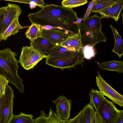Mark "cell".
<instances>
[{
	"mask_svg": "<svg viewBox=\"0 0 123 123\" xmlns=\"http://www.w3.org/2000/svg\"><path fill=\"white\" fill-rule=\"evenodd\" d=\"M31 23L48 29H56L67 32L70 36L79 33L78 18L76 12L69 8L53 4L45 5L41 9L28 15Z\"/></svg>",
	"mask_w": 123,
	"mask_h": 123,
	"instance_id": "cell-1",
	"label": "cell"
},
{
	"mask_svg": "<svg viewBox=\"0 0 123 123\" xmlns=\"http://www.w3.org/2000/svg\"><path fill=\"white\" fill-rule=\"evenodd\" d=\"M17 55L10 48L0 50V75L5 77L9 83L14 86L22 93L25 87L23 80L18 73V62L15 57Z\"/></svg>",
	"mask_w": 123,
	"mask_h": 123,
	"instance_id": "cell-2",
	"label": "cell"
},
{
	"mask_svg": "<svg viewBox=\"0 0 123 123\" xmlns=\"http://www.w3.org/2000/svg\"><path fill=\"white\" fill-rule=\"evenodd\" d=\"M101 17L96 14L89 17L78 24L79 35L83 46L93 47L101 42H105L106 38L101 31Z\"/></svg>",
	"mask_w": 123,
	"mask_h": 123,
	"instance_id": "cell-3",
	"label": "cell"
},
{
	"mask_svg": "<svg viewBox=\"0 0 123 123\" xmlns=\"http://www.w3.org/2000/svg\"><path fill=\"white\" fill-rule=\"evenodd\" d=\"M47 57L31 46H24L22 49L18 62L25 69L28 70L33 68L43 59Z\"/></svg>",
	"mask_w": 123,
	"mask_h": 123,
	"instance_id": "cell-4",
	"label": "cell"
},
{
	"mask_svg": "<svg viewBox=\"0 0 123 123\" xmlns=\"http://www.w3.org/2000/svg\"><path fill=\"white\" fill-rule=\"evenodd\" d=\"M96 112L105 123H114L123 113V111L118 109L114 102L105 98Z\"/></svg>",
	"mask_w": 123,
	"mask_h": 123,
	"instance_id": "cell-5",
	"label": "cell"
},
{
	"mask_svg": "<svg viewBox=\"0 0 123 123\" xmlns=\"http://www.w3.org/2000/svg\"><path fill=\"white\" fill-rule=\"evenodd\" d=\"M96 77L97 86L100 91L105 96L119 106H123V95L110 86L102 78L99 71Z\"/></svg>",
	"mask_w": 123,
	"mask_h": 123,
	"instance_id": "cell-6",
	"label": "cell"
},
{
	"mask_svg": "<svg viewBox=\"0 0 123 123\" xmlns=\"http://www.w3.org/2000/svg\"><path fill=\"white\" fill-rule=\"evenodd\" d=\"M80 52H77L73 55L65 58H56L48 56L46 58V63L62 70L74 68L80 61Z\"/></svg>",
	"mask_w": 123,
	"mask_h": 123,
	"instance_id": "cell-7",
	"label": "cell"
},
{
	"mask_svg": "<svg viewBox=\"0 0 123 123\" xmlns=\"http://www.w3.org/2000/svg\"><path fill=\"white\" fill-rule=\"evenodd\" d=\"M14 97L13 90L11 86L7 85L4 95V103L0 123H8L13 116Z\"/></svg>",
	"mask_w": 123,
	"mask_h": 123,
	"instance_id": "cell-8",
	"label": "cell"
},
{
	"mask_svg": "<svg viewBox=\"0 0 123 123\" xmlns=\"http://www.w3.org/2000/svg\"><path fill=\"white\" fill-rule=\"evenodd\" d=\"M52 102L55 105L56 114L59 117L62 121H68L70 117L72 105L71 99H68L62 95Z\"/></svg>",
	"mask_w": 123,
	"mask_h": 123,
	"instance_id": "cell-9",
	"label": "cell"
},
{
	"mask_svg": "<svg viewBox=\"0 0 123 123\" xmlns=\"http://www.w3.org/2000/svg\"><path fill=\"white\" fill-rule=\"evenodd\" d=\"M42 35L55 46L60 45L70 35L63 30L56 29H45L42 28Z\"/></svg>",
	"mask_w": 123,
	"mask_h": 123,
	"instance_id": "cell-10",
	"label": "cell"
},
{
	"mask_svg": "<svg viewBox=\"0 0 123 123\" xmlns=\"http://www.w3.org/2000/svg\"><path fill=\"white\" fill-rule=\"evenodd\" d=\"M22 12L18 5L15 4L8 3L4 12L1 35L14 19L17 17H19Z\"/></svg>",
	"mask_w": 123,
	"mask_h": 123,
	"instance_id": "cell-11",
	"label": "cell"
},
{
	"mask_svg": "<svg viewBox=\"0 0 123 123\" xmlns=\"http://www.w3.org/2000/svg\"><path fill=\"white\" fill-rule=\"evenodd\" d=\"M30 46L42 54L48 57L51 49L55 46L46 38L42 37L30 41Z\"/></svg>",
	"mask_w": 123,
	"mask_h": 123,
	"instance_id": "cell-12",
	"label": "cell"
},
{
	"mask_svg": "<svg viewBox=\"0 0 123 123\" xmlns=\"http://www.w3.org/2000/svg\"><path fill=\"white\" fill-rule=\"evenodd\" d=\"M68 120H61L50 107L48 116L44 111L41 110L40 116L34 119V123H68Z\"/></svg>",
	"mask_w": 123,
	"mask_h": 123,
	"instance_id": "cell-13",
	"label": "cell"
},
{
	"mask_svg": "<svg viewBox=\"0 0 123 123\" xmlns=\"http://www.w3.org/2000/svg\"><path fill=\"white\" fill-rule=\"evenodd\" d=\"M76 52L70 50L60 45H56L51 49L48 56L56 58H65L71 56Z\"/></svg>",
	"mask_w": 123,
	"mask_h": 123,
	"instance_id": "cell-14",
	"label": "cell"
},
{
	"mask_svg": "<svg viewBox=\"0 0 123 123\" xmlns=\"http://www.w3.org/2000/svg\"><path fill=\"white\" fill-rule=\"evenodd\" d=\"M100 68L110 71L117 72L119 73L123 72V62L122 61L111 60L102 62L98 64Z\"/></svg>",
	"mask_w": 123,
	"mask_h": 123,
	"instance_id": "cell-15",
	"label": "cell"
},
{
	"mask_svg": "<svg viewBox=\"0 0 123 123\" xmlns=\"http://www.w3.org/2000/svg\"><path fill=\"white\" fill-rule=\"evenodd\" d=\"M90 101L88 104L94 107L95 111L97 112L102 102L105 98L100 91L92 89L89 94Z\"/></svg>",
	"mask_w": 123,
	"mask_h": 123,
	"instance_id": "cell-16",
	"label": "cell"
},
{
	"mask_svg": "<svg viewBox=\"0 0 123 123\" xmlns=\"http://www.w3.org/2000/svg\"><path fill=\"white\" fill-rule=\"evenodd\" d=\"M18 18L17 17L14 19L1 36V40H6L9 37L14 35L19 32L18 30L23 28L19 23Z\"/></svg>",
	"mask_w": 123,
	"mask_h": 123,
	"instance_id": "cell-17",
	"label": "cell"
},
{
	"mask_svg": "<svg viewBox=\"0 0 123 123\" xmlns=\"http://www.w3.org/2000/svg\"><path fill=\"white\" fill-rule=\"evenodd\" d=\"M110 26L115 40L114 47L112 51L117 54L120 58L123 55V41L117 30L111 24Z\"/></svg>",
	"mask_w": 123,
	"mask_h": 123,
	"instance_id": "cell-18",
	"label": "cell"
},
{
	"mask_svg": "<svg viewBox=\"0 0 123 123\" xmlns=\"http://www.w3.org/2000/svg\"><path fill=\"white\" fill-rule=\"evenodd\" d=\"M41 29L39 25L31 23L25 33L26 37L31 41L42 37Z\"/></svg>",
	"mask_w": 123,
	"mask_h": 123,
	"instance_id": "cell-19",
	"label": "cell"
},
{
	"mask_svg": "<svg viewBox=\"0 0 123 123\" xmlns=\"http://www.w3.org/2000/svg\"><path fill=\"white\" fill-rule=\"evenodd\" d=\"M33 117L32 114H27L21 112L18 115H13L8 123H34Z\"/></svg>",
	"mask_w": 123,
	"mask_h": 123,
	"instance_id": "cell-20",
	"label": "cell"
},
{
	"mask_svg": "<svg viewBox=\"0 0 123 123\" xmlns=\"http://www.w3.org/2000/svg\"><path fill=\"white\" fill-rule=\"evenodd\" d=\"M82 113L80 123H92L95 111L88 104L82 109Z\"/></svg>",
	"mask_w": 123,
	"mask_h": 123,
	"instance_id": "cell-21",
	"label": "cell"
},
{
	"mask_svg": "<svg viewBox=\"0 0 123 123\" xmlns=\"http://www.w3.org/2000/svg\"><path fill=\"white\" fill-rule=\"evenodd\" d=\"M88 2L86 0H63L61 4L64 7L72 8L83 5Z\"/></svg>",
	"mask_w": 123,
	"mask_h": 123,
	"instance_id": "cell-22",
	"label": "cell"
},
{
	"mask_svg": "<svg viewBox=\"0 0 123 123\" xmlns=\"http://www.w3.org/2000/svg\"><path fill=\"white\" fill-rule=\"evenodd\" d=\"M118 0H113L111 2L94 4L91 9V13L92 12L99 13L103 9L114 4Z\"/></svg>",
	"mask_w": 123,
	"mask_h": 123,
	"instance_id": "cell-23",
	"label": "cell"
},
{
	"mask_svg": "<svg viewBox=\"0 0 123 123\" xmlns=\"http://www.w3.org/2000/svg\"><path fill=\"white\" fill-rule=\"evenodd\" d=\"M84 57L87 60H90L94 57L95 53L93 47L89 45H86L83 46L81 50Z\"/></svg>",
	"mask_w": 123,
	"mask_h": 123,
	"instance_id": "cell-24",
	"label": "cell"
},
{
	"mask_svg": "<svg viewBox=\"0 0 123 123\" xmlns=\"http://www.w3.org/2000/svg\"><path fill=\"white\" fill-rule=\"evenodd\" d=\"M114 12V19L117 21L120 18V14L123 7V0H118L112 5Z\"/></svg>",
	"mask_w": 123,
	"mask_h": 123,
	"instance_id": "cell-25",
	"label": "cell"
},
{
	"mask_svg": "<svg viewBox=\"0 0 123 123\" xmlns=\"http://www.w3.org/2000/svg\"><path fill=\"white\" fill-rule=\"evenodd\" d=\"M72 42L76 52H80L83 46L79 34L70 36Z\"/></svg>",
	"mask_w": 123,
	"mask_h": 123,
	"instance_id": "cell-26",
	"label": "cell"
},
{
	"mask_svg": "<svg viewBox=\"0 0 123 123\" xmlns=\"http://www.w3.org/2000/svg\"><path fill=\"white\" fill-rule=\"evenodd\" d=\"M99 13L101 15V18H111L114 19V12L112 5L102 10Z\"/></svg>",
	"mask_w": 123,
	"mask_h": 123,
	"instance_id": "cell-27",
	"label": "cell"
},
{
	"mask_svg": "<svg viewBox=\"0 0 123 123\" xmlns=\"http://www.w3.org/2000/svg\"><path fill=\"white\" fill-rule=\"evenodd\" d=\"M10 1L29 4H32L34 5L37 6L41 8L44 6L45 4L44 1L42 0H17Z\"/></svg>",
	"mask_w": 123,
	"mask_h": 123,
	"instance_id": "cell-28",
	"label": "cell"
},
{
	"mask_svg": "<svg viewBox=\"0 0 123 123\" xmlns=\"http://www.w3.org/2000/svg\"><path fill=\"white\" fill-rule=\"evenodd\" d=\"M8 83V81L5 77L0 75V98L4 95Z\"/></svg>",
	"mask_w": 123,
	"mask_h": 123,
	"instance_id": "cell-29",
	"label": "cell"
},
{
	"mask_svg": "<svg viewBox=\"0 0 123 123\" xmlns=\"http://www.w3.org/2000/svg\"><path fill=\"white\" fill-rule=\"evenodd\" d=\"M70 36L62 43L60 45L70 50L76 52Z\"/></svg>",
	"mask_w": 123,
	"mask_h": 123,
	"instance_id": "cell-30",
	"label": "cell"
},
{
	"mask_svg": "<svg viewBox=\"0 0 123 123\" xmlns=\"http://www.w3.org/2000/svg\"><path fill=\"white\" fill-rule=\"evenodd\" d=\"M96 0H93L89 3L86 12L83 16V19L85 20L89 17V15L92 13L91 11L93 6L94 5Z\"/></svg>",
	"mask_w": 123,
	"mask_h": 123,
	"instance_id": "cell-31",
	"label": "cell"
},
{
	"mask_svg": "<svg viewBox=\"0 0 123 123\" xmlns=\"http://www.w3.org/2000/svg\"><path fill=\"white\" fill-rule=\"evenodd\" d=\"M82 113V110L75 117L68 120V123H80Z\"/></svg>",
	"mask_w": 123,
	"mask_h": 123,
	"instance_id": "cell-32",
	"label": "cell"
},
{
	"mask_svg": "<svg viewBox=\"0 0 123 123\" xmlns=\"http://www.w3.org/2000/svg\"><path fill=\"white\" fill-rule=\"evenodd\" d=\"M92 123H105L98 113L95 111Z\"/></svg>",
	"mask_w": 123,
	"mask_h": 123,
	"instance_id": "cell-33",
	"label": "cell"
},
{
	"mask_svg": "<svg viewBox=\"0 0 123 123\" xmlns=\"http://www.w3.org/2000/svg\"><path fill=\"white\" fill-rule=\"evenodd\" d=\"M5 10H4L0 13V42L1 41V37L2 34L4 12Z\"/></svg>",
	"mask_w": 123,
	"mask_h": 123,
	"instance_id": "cell-34",
	"label": "cell"
},
{
	"mask_svg": "<svg viewBox=\"0 0 123 123\" xmlns=\"http://www.w3.org/2000/svg\"><path fill=\"white\" fill-rule=\"evenodd\" d=\"M4 95L0 98V120L1 116L4 103Z\"/></svg>",
	"mask_w": 123,
	"mask_h": 123,
	"instance_id": "cell-35",
	"label": "cell"
},
{
	"mask_svg": "<svg viewBox=\"0 0 123 123\" xmlns=\"http://www.w3.org/2000/svg\"><path fill=\"white\" fill-rule=\"evenodd\" d=\"M114 123H123V113L119 116Z\"/></svg>",
	"mask_w": 123,
	"mask_h": 123,
	"instance_id": "cell-36",
	"label": "cell"
},
{
	"mask_svg": "<svg viewBox=\"0 0 123 123\" xmlns=\"http://www.w3.org/2000/svg\"><path fill=\"white\" fill-rule=\"evenodd\" d=\"M6 6H3L0 8V13L3 11L5 10Z\"/></svg>",
	"mask_w": 123,
	"mask_h": 123,
	"instance_id": "cell-37",
	"label": "cell"
}]
</instances>
